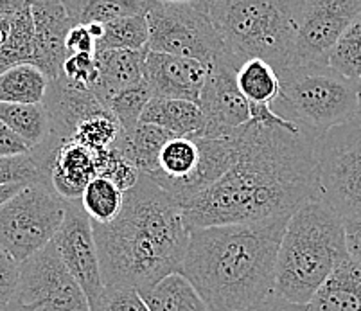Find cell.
I'll return each instance as SVG.
<instances>
[{
  "mask_svg": "<svg viewBox=\"0 0 361 311\" xmlns=\"http://www.w3.org/2000/svg\"><path fill=\"white\" fill-rule=\"evenodd\" d=\"M314 142L302 130L255 121L243 124L234 166L182 204L187 227L291 218L302 204L318 196Z\"/></svg>",
  "mask_w": 361,
  "mask_h": 311,
  "instance_id": "6da1fadb",
  "label": "cell"
},
{
  "mask_svg": "<svg viewBox=\"0 0 361 311\" xmlns=\"http://www.w3.org/2000/svg\"><path fill=\"white\" fill-rule=\"evenodd\" d=\"M104 286L147 293L185 260L191 228L182 205L147 173L124 193L121 214L111 224H94Z\"/></svg>",
  "mask_w": 361,
  "mask_h": 311,
  "instance_id": "7a4b0ae2",
  "label": "cell"
},
{
  "mask_svg": "<svg viewBox=\"0 0 361 311\" xmlns=\"http://www.w3.org/2000/svg\"><path fill=\"white\" fill-rule=\"evenodd\" d=\"M290 218L191 228L180 274L212 311H245L275 295L277 255Z\"/></svg>",
  "mask_w": 361,
  "mask_h": 311,
  "instance_id": "3957f363",
  "label": "cell"
},
{
  "mask_svg": "<svg viewBox=\"0 0 361 311\" xmlns=\"http://www.w3.org/2000/svg\"><path fill=\"white\" fill-rule=\"evenodd\" d=\"M349 257L345 221L320 195L295 211L277 255L275 295L310 304L340 261Z\"/></svg>",
  "mask_w": 361,
  "mask_h": 311,
  "instance_id": "277c9868",
  "label": "cell"
},
{
  "mask_svg": "<svg viewBox=\"0 0 361 311\" xmlns=\"http://www.w3.org/2000/svg\"><path fill=\"white\" fill-rule=\"evenodd\" d=\"M209 15L239 67L252 58L268 61L279 76L297 67L288 0H214Z\"/></svg>",
  "mask_w": 361,
  "mask_h": 311,
  "instance_id": "5b68a950",
  "label": "cell"
},
{
  "mask_svg": "<svg viewBox=\"0 0 361 311\" xmlns=\"http://www.w3.org/2000/svg\"><path fill=\"white\" fill-rule=\"evenodd\" d=\"M279 80L281 92L271 110L314 139L360 116L357 83L327 63L300 65Z\"/></svg>",
  "mask_w": 361,
  "mask_h": 311,
  "instance_id": "8992f818",
  "label": "cell"
},
{
  "mask_svg": "<svg viewBox=\"0 0 361 311\" xmlns=\"http://www.w3.org/2000/svg\"><path fill=\"white\" fill-rule=\"evenodd\" d=\"M67 211L51 184L25 185L0 207V245L18 263L47 247L60 232Z\"/></svg>",
  "mask_w": 361,
  "mask_h": 311,
  "instance_id": "52a82bcc",
  "label": "cell"
},
{
  "mask_svg": "<svg viewBox=\"0 0 361 311\" xmlns=\"http://www.w3.org/2000/svg\"><path fill=\"white\" fill-rule=\"evenodd\" d=\"M146 18L149 28V51L191 58L207 67L219 61H232L239 68L216 31L209 9L159 4L149 0Z\"/></svg>",
  "mask_w": 361,
  "mask_h": 311,
  "instance_id": "ba28073f",
  "label": "cell"
},
{
  "mask_svg": "<svg viewBox=\"0 0 361 311\" xmlns=\"http://www.w3.org/2000/svg\"><path fill=\"white\" fill-rule=\"evenodd\" d=\"M314 160L318 195L343 219L361 216V117L318 137Z\"/></svg>",
  "mask_w": 361,
  "mask_h": 311,
  "instance_id": "9c48e42d",
  "label": "cell"
},
{
  "mask_svg": "<svg viewBox=\"0 0 361 311\" xmlns=\"http://www.w3.org/2000/svg\"><path fill=\"white\" fill-rule=\"evenodd\" d=\"M15 299L32 311H90L83 288L63 263L54 240L20 263Z\"/></svg>",
  "mask_w": 361,
  "mask_h": 311,
  "instance_id": "30bf717a",
  "label": "cell"
},
{
  "mask_svg": "<svg viewBox=\"0 0 361 311\" xmlns=\"http://www.w3.org/2000/svg\"><path fill=\"white\" fill-rule=\"evenodd\" d=\"M297 67L327 63L331 49L361 16V0H288Z\"/></svg>",
  "mask_w": 361,
  "mask_h": 311,
  "instance_id": "8fae6325",
  "label": "cell"
},
{
  "mask_svg": "<svg viewBox=\"0 0 361 311\" xmlns=\"http://www.w3.org/2000/svg\"><path fill=\"white\" fill-rule=\"evenodd\" d=\"M54 243L61 260L75 281L81 284L90 310L99 303L104 291L99 254L92 228V219L81 205V200H67V211Z\"/></svg>",
  "mask_w": 361,
  "mask_h": 311,
  "instance_id": "7c38bea8",
  "label": "cell"
},
{
  "mask_svg": "<svg viewBox=\"0 0 361 311\" xmlns=\"http://www.w3.org/2000/svg\"><path fill=\"white\" fill-rule=\"evenodd\" d=\"M238 67L232 61H219L209 67V76L200 96L203 116L202 137H226L243 124L250 123V103L238 87Z\"/></svg>",
  "mask_w": 361,
  "mask_h": 311,
  "instance_id": "4fadbf2b",
  "label": "cell"
},
{
  "mask_svg": "<svg viewBox=\"0 0 361 311\" xmlns=\"http://www.w3.org/2000/svg\"><path fill=\"white\" fill-rule=\"evenodd\" d=\"M209 67L191 58L173 56L166 52L147 51L144 81L151 96L160 99H182L200 103Z\"/></svg>",
  "mask_w": 361,
  "mask_h": 311,
  "instance_id": "5bb4252c",
  "label": "cell"
},
{
  "mask_svg": "<svg viewBox=\"0 0 361 311\" xmlns=\"http://www.w3.org/2000/svg\"><path fill=\"white\" fill-rule=\"evenodd\" d=\"M35 20V58L32 65L44 72L47 80H56L61 74L67 51V35L72 20L61 0H31Z\"/></svg>",
  "mask_w": 361,
  "mask_h": 311,
  "instance_id": "9a60e30c",
  "label": "cell"
},
{
  "mask_svg": "<svg viewBox=\"0 0 361 311\" xmlns=\"http://www.w3.org/2000/svg\"><path fill=\"white\" fill-rule=\"evenodd\" d=\"M44 104L51 119V137L58 142L71 140L85 121L110 114L90 88L78 87L63 76L49 81Z\"/></svg>",
  "mask_w": 361,
  "mask_h": 311,
  "instance_id": "2e32d148",
  "label": "cell"
},
{
  "mask_svg": "<svg viewBox=\"0 0 361 311\" xmlns=\"http://www.w3.org/2000/svg\"><path fill=\"white\" fill-rule=\"evenodd\" d=\"M149 49L130 51V49H106L96 51L97 80L92 85V92L108 108L111 97L130 87L144 81V65Z\"/></svg>",
  "mask_w": 361,
  "mask_h": 311,
  "instance_id": "e0dca14e",
  "label": "cell"
},
{
  "mask_svg": "<svg viewBox=\"0 0 361 311\" xmlns=\"http://www.w3.org/2000/svg\"><path fill=\"white\" fill-rule=\"evenodd\" d=\"M96 176V155L81 144L67 140L52 153L51 185L63 200H81Z\"/></svg>",
  "mask_w": 361,
  "mask_h": 311,
  "instance_id": "ac0fdd59",
  "label": "cell"
},
{
  "mask_svg": "<svg viewBox=\"0 0 361 311\" xmlns=\"http://www.w3.org/2000/svg\"><path fill=\"white\" fill-rule=\"evenodd\" d=\"M310 311H361V264L345 257L307 304Z\"/></svg>",
  "mask_w": 361,
  "mask_h": 311,
  "instance_id": "d6986e66",
  "label": "cell"
},
{
  "mask_svg": "<svg viewBox=\"0 0 361 311\" xmlns=\"http://www.w3.org/2000/svg\"><path fill=\"white\" fill-rule=\"evenodd\" d=\"M173 137L176 135L169 133L164 128L139 121V124L130 132L121 130L111 148H116L140 173L149 175L159 169L160 152Z\"/></svg>",
  "mask_w": 361,
  "mask_h": 311,
  "instance_id": "ffe728a7",
  "label": "cell"
},
{
  "mask_svg": "<svg viewBox=\"0 0 361 311\" xmlns=\"http://www.w3.org/2000/svg\"><path fill=\"white\" fill-rule=\"evenodd\" d=\"M140 121L164 128L176 137H192L203 128V116L198 104L182 99L151 97Z\"/></svg>",
  "mask_w": 361,
  "mask_h": 311,
  "instance_id": "44dd1931",
  "label": "cell"
},
{
  "mask_svg": "<svg viewBox=\"0 0 361 311\" xmlns=\"http://www.w3.org/2000/svg\"><path fill=\"white\" fill-rule=\"evenodd\" d=\"M149 311H212L187 277L180 272L164 277L144 293Z\"/></svg>",
  "mask_w": 361,
  "mask_h": 311,
  "instance_id": "7402d4cb",
  "label": "cell"
},
{
  "mask_svg": "<svg viewBox=\"0 0 361 311\" xmlns=\"http://www.w3.org/2000/svg\"><path fill=\"white\" fill-rule=\"evenodd\" d=\"M35 58V20L31 0L13 15L8 32L0 42V72L15 65L31 63Z\"/></svg>",
  "mask_w": 361,
  "mask_h": 311,
  "instance_id": "603a6c76",
  "label": "cell"
},
{
  "mask_svg": "<svg viewBox=\"0 0 361 311\" xmlns=\"http://www.w3.org/2000/svg\"><path fill=\"white\" fill-rule=\"evenodd\" d=\"M74 25L106 24L123 16L146 15L149 0H61Z\"/></svg>",
  "mask_w": 361,
  "mask_h": 311,
  "instance_id": "cb8c5ba5",
  "label": "cell"
},
{
  "mask_svg": "<svg viewBox=\"0 0 361 311\" xmlns=\"http://www.w3.org/2000/svg\"><path fill=\"white\" fill-rule=\"evenodd\" d=\"M0 121L36 148L51 137V119L44 103H0Z\"/></svg>",
  "mask_w": 361,
  "mask_h": 311,
  "instance_id": "d4e9b609",
  "label": "cell"
},
{
  "mask_svg": "<svg viewBox=\"0 0 361 311\" xmlns=\"http://www.w3.org/2000/svg\"><path fill=\"white\" fill-rule=\"evenodd\" d=\"M49 80L31 63L0 72V103H44Z\"/></svg>",
  "mask_w": 361,
  "mask_h": 311,
  "instance_id": "484cf974",
  "label": "cell"
},
{
  "mask_svg": "<svg viewBox=\"0 0 361 311\" xmlns=\"http://www.w3.org/2000/svg\"><path fill=\"white\" fill-rule=\"evenodd\" d=\"M238 87L250 104H271L281 92L279 74L268 61L252 58L246 60L235 74Z\"/></svg>",
  "mask_w": 361,
  "mask_h": 311,
  "instance_id": "4316f807",
  "label": "cell"
},
{
  "mask_svg": "<svg viewBox=\"0 0 361 311\" xmlns=\"http://www.w3.org/2000/svg\"><path fill=\"white\" fill-rule=\"evenodd\" d=\"M81 205L94 224H111L123 211L124 191L111 180L96 176L83 191Z\"/></svg>",
  "mask_w": 361,
  "mask_h": 311,
  "instance_id": "83f0119b",
  "label": "cell"
},
{
  "mask_svg": "<svg viewBox=\"0 0 361 311\" xmlns=\"http://www.w3.org/2000/svg\"><path fill=\"white\" fill-rule=\"evenodd\" d=\"M147 42H149V28H147L146 15L123 16L103 24V35L96 42V51H106V49L140 51L147 49Z\"/></svg>",
  "mask_w": 361,
  "mask_h": 311,
  "instance_id": "f1b7e54d",
  "label": "cell"
},
{
  "mask_svg": "<svg viewBox=\"0 0 361 311\" xmlns=\"http://www.w3.org/2000/svg\"><path fill=\"white\" fill-rule=\"evenodd\" d=\"M327 65L340 72L341 76L360 83L361 81V16L347 31L340 36V40L331 49L327 56Z\"/></svg>",
  "mask_w": 361,
  "mask_h": 311,
  "instance_id": "f546056e",
  "label": "cell"
},
{
  "mask_svg": "<svg viewBox=\"0 0 361 311\" xmlns=\"http://www.w3.org/2000/svg\"><path fill=\"white\" fill-rule=\"evenodd\" d=\"M151 90L147 87L146 81L130 87L123 92L117 94L116 97H111L108 103V110L116 121L119 123L123 132H130L139 124L140 116H142L144 108L151 101Z\"/></svg>",
  "mask_w": 361,
  "mask_h": 311,
  "instance_id": "4dcf8cb0",
  "label": "cell"
},
{
  "mask_svg": "<svg viewBox=\"0 0 361 311\" xmlns=\"http://www.w3.org/2000/svg\"><path fill=\"white\" fill-rule=\"evenodd\" d=\"M119 132L121 126L116 121V117L111 116V114H103V116L92 117V119L80 124V128L75 130L71 140L81 144V146L88 148L90 152L97 153L111 148Z\"/></svg>",
  "mask_w": 361,
  "mask_h": 311,
  "instance_id": "1f68e13d",
  "label": "cell"
},
{
  "mask_svg": "<svg viewBox=\"0 0 361 311\" xmlns=\"http://www.w3.org/2000/svg\"><path fill=\"white\" fill-rule=\"evenodd\" d=\"M94 155H96L97 176L111 180V182L116 185H119L124 193H126L128 189L133 188V185L139 182L140 175H142V173H140L133 164L128 162L116 148L103 150V152H97L94 153Z\"/></svg>",
  "mask_w": 361,
  "mask_h": 311,
  "instance_id": "d6a6232c",
  "label": "cell"
},
{
  "mask_svg": "<svg viewBox=\"0 0 361 311\" xmlns=\"http://www.w3.org/2000/svg\"><path fill=\"white\" fill-rule=\"evenodd\" d=\"M90 311H149V307L137 290L106 286L99 303Z\"/></svg>",
  "mask_w": 361,
  "mask_h": 311,
  "instance_id": "836d02e7",
  "label": "cell"
},
{
  "mask_svg": "<svg viewBox=\"0 0 361 311\" xmlns=\"http://www.w3.org/2000/svg\"><path fill=\"white\" fill-rule=\"evenodd\" d=\"M65 80L83 88H92L97 80V67L94 54H71L65 60L61 74Z\"/></svg>",
  "mask_w": 361,
  "mask_h": 311,
  "instance_id": "e575fe53",
  "label": "cell"
},
{
  "mask_svg": "<svg viewBox=\"0 0 361 311\" xmlns=\"http://www.w3.org/2000/svg\"><path fill=\"white\" fill-rule=\"evenodd\" d=\"M20 279V263L15 261L0 245V304L15 299Z\"/></svg>",
  "mask_w": 361,
  "mask_h": 311,
  "instance_id": "d590c367",
  "label": "cell"
},
{
  "mask_svg": "<svg viewBox=\"0 0 361 311\" xmlns=\"http://www.w3.org/2000/svg\"><path fill=\"white\" fill-rule=\"evenodd\" d=\"M68 54H96V38L88 25H72L67 35Z\"/></svg>",
  "mask_w": 361,
  "mask_h": 311,
  "instance_id": "8d00e7d4",
  "label": "cell"
},
{
  "mask_svg": "<svg viewBox=\"0 0 361 311\" xmlns=\"http://www.w3.org/2000/svg\"><path fill=\"white\" fill-rule=\"evenodd\" d=\"M31 152L24 139L15 133L4 121H0V157H16Z\"/></svg>",
  "mask_w": 361,
  "mask_h": 311,
  "instance_id": "74e56055",
  "label": "cell"
},
{
  "mask_svg": "<svg viewBox=\"0 0 361 311\" xmlns=\"http://www.w3.org/2000/svg\"><path fill=\"white\" fill-rule=\"evenodd\" d=\"M343 221H345L347 252L354 261L361 264V216H353Z\"/></svg>",
  "mask_w": 361,
  "mask_h": 311,
  "instance_id": "f35d334b",
  "label": "cell"
},
{
  "mask_svg": "<svg viewBox=\"0 0 361 311\" xmlns=\"http://www.w3.org/2000/svg\"><path fill=\"white\" fill-rule=\"evenodd\" d=\"M245 311H310L307 304H295L290 300L282 299L279 295H271L266 300L259 303L257 306H252Z\"/></svg>",
  "mask_w": 361,
  "mask_h": 311,
  "instance_id": "ab89813d",
  "label": "cell"
},
{
  "mask_svg": "<svg viewBox=\"0 0 361 311\" xmlns=\"http://www.w3.org/2000/svg\"><path fill=\"white\" fill-rule=\"evenodd\" d=\"M159 4H169V6H195V8H203L211 11V6L214 4V0H153Z\"/></svg>",
  "mask_w": 361,
  "mask_h": 311,
  "instance_id": "60d3db41",
  "label": "cell"
},
{
  "mask_svg": "<svg viewBox=\"0 0 361 311\" xmlns=\"http://www.w3.org/2000/svg\"><path fill=\"white\" fill-rule=\"evenodd\" d=\"M24 188L25 185H20V184L0 185V207H2V205H4L8 200H11L16 193H20Z\"/></svg>",
  "mask_w": 361,
  "mask_h": 311,
  "instance_id": "b9f144b4",
  "label": "cell"
},
{
  "mask_svg": "<svg viewBox=\"0 0 361 311\" xmlns=\"http://www.w3.org/2000/svg\"><path fill=\"white\" fill-rule=\"evenodd\" d=\"M0 311H32L31 307L24 306V304L20 303V300H9V303H4V304H0Z\"/></svg>",
  "mask_w": 361,
  "mask_h": 311,
  "instance_id": "7bdbcfd3",
  "label": "cell"
},
{
  "mask_svg": "<svg viewBox=\"0 0 361 311\" xmlns=\"http://www.w3.org/2000/svg\"><path fill=\"white\" fill-rule=\"evenodd\" d=\"M357 97H360V117H361V81L357 83Z\"/></svg>",
  "mask_w": 361,
  "mask_h": 311,
  "instance_id": "ee69618b",
  "label": "cell"
},
{
  "mask_svg": "<svg viewBox=\"0 0 361 311\" xmlns=\"http://www.w3.org/2000/svg\"><path fill=\"white\" fill-rule=\"evenodd\" d=\"M0 42H2V32H0Z\"/></svg>",
  "mask_w": 361,
  "mask_h": 311,
  "instance_id": "f6af8a7d",
  "label": "cell"
}]
</instances>
